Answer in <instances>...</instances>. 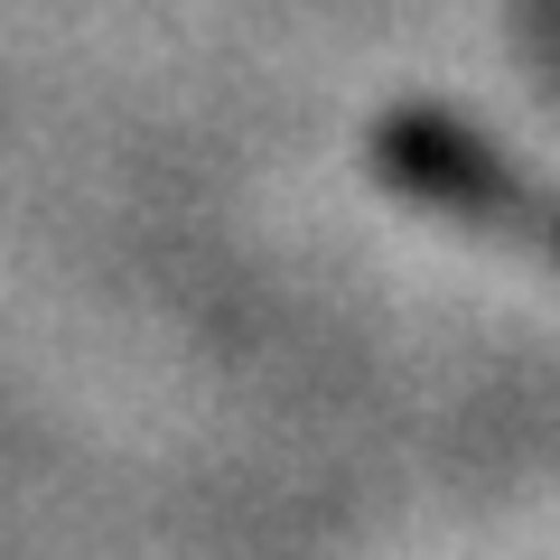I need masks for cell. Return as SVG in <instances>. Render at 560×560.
Listing matches in <instances>:
<instances>
[{
    "label": "cell",
    "mask_w": 560,
    "mask_h": 560,
    "mask_svg": "<svg viewBox=\"0 0 560 560\" xmlns=\"http://www.w3.org/2000/svg\"><path fill=\"white\" fill-rule=\"evenodd\" d=\"M364 150H374V178L393 197L430 206V215L467 224L486 243H523V253H541L560 271V187H541L467 113H448V103H383Z\"/></svg>",
    "instance_id": "1"
},
{
    "label": "cell",
    "mask_w": 560,
    "mask_h": 560,
    "mask_svg": "<svg viewBox=\"0 0 560 560\" xmlns=\"http://www.w3.org/2000/svg\"><path fill=\"white\" fill-rule=\"evenodd\" d=\"M514 47L533 57V75L560 94V0H514Z\"/></svg>",
    "instance_id": "2"
}]
</instances>
